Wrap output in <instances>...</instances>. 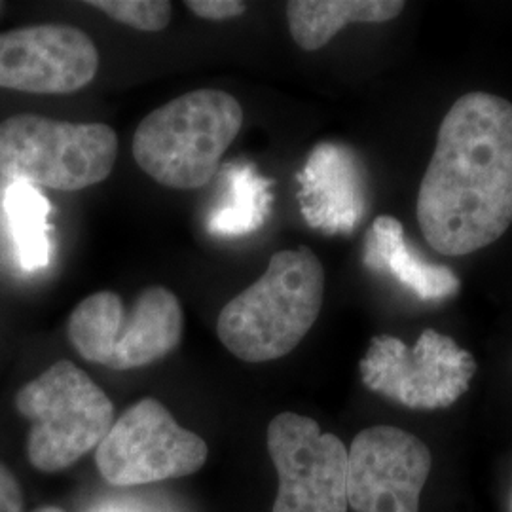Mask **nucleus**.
Masks as SVG:
<instances>
[{
    "label": "nucleus",
    "mask_w": 512,
    "mask_h": 512,
    "mask_svg": "<svg viewBox=\"0 0 512 512\" xmlns=\"http://www.w3.org/2000/svg\"><path fill=\"white\" fill-rule=\"evenodd\" d=\"M416 215L440 255H471L511 228V101L473 92L452 105L421 179Z\"/></svg>",
    "instance_id": "nucleus-1"
},
{
    "label": "nucleus",
    "mask_w": 512,
    "mask_h": 512,
    "mask_svg": "<svg viewBox=\"0 0 512 512\" xmlns=\"http://www.w3.org/2000/svg\"><path fill=\"white\" fill-rule=\"evenodd\" d=\"M325 300V268L310 247L277 251L262 277L220 310V342L245 363L289 355L315 325Z\"/></svg>",
    "instance_id": "nucleus-2"
},
{
    "label": "nucleus",
    "mask_w": 512,
    "mask_h": 512,
    "mask_svg": "<svg viewBox=\"0 0 512 512\" xmlns=\"http://www.w3.org/2000/svg\"><path fill=\"white\" fill-rule=\"evenodd\" d=\"M243 126L238 99L220 90H194L147 114L133 135V158L156 183L198 190Z\"/></svg>",
    "instance_id": "nucleus-3"
},
{
    "label": "nucleus",
    "mask_w": 512,
    "mask_h": 512,
    "mask_svg": "<svg viewBox=\"0 0 512 512\" xmlns=\"http://www.w3.org/2000/svg\"><path fill=\"white\" fill-rule=\"evenodd\" d=\"M118 158L107 124H74L40 114L0 122V175L14 183L78 192L103 183Z\"/></svg>",
    "instance_id": "nucleus-4"
},
{
    "label": "nucleus",
    "mask_w": 512,
    "mask_h": 512,
    "mask_svg": "<svg viewBox=\"0 0 512 512\" xmlns=\"http://www.w3.org/2000/svg\"><path fill=\"white\" fill-rule=\"evenodd\" d=\"M16 408L31 421L27 456L42 473H57L95 450L114 425V404L78 366L63 359L23 385Z\"/></svg>",
    "instance_id": "nucleus-5"
},
{
    "label": "nucleus",
    "mask_w": 512,
    "mask_h": 512,
    "mask_svg": "<svg viewBox=\"0 0 512 512\" xmlns=\"http://www.w3.org/2000/svg\"><path fill=\"white\" fill-rule=\"evenodd\" d=\"M184 313L177 294L152 285L131 308L120 294L101 291L74 308L67 334L73 348L90 363L110 370L152 365L179 348Z\"/></svg>",
    "instance_id": "nucleus-6"
},
{
    "label": "nucleus",
    "mask_w": 512,
    "mask_h": 512,
    "mask_svg": "<svg viewBox=\"0 0 512 512\" xmlns=\"http://www.w3.org/2000/svg\"><path fill=\"white\" fill-rule=\"evenodd\" d=\"M359 370L372 393L408 410H440L469 391L476 361L454 338L427 329L414 348L389 334L374 336Z\"/></svg>",
    "instance_id": "nucleus-7"
},
{
    "label": "nucleus",
    "mask_w": 512,
    "mask_h": 512,
    "mask_svg": "<svg viewBox=\"0 0 512 512\" xmlns=\"http://www.w3.org/2000/svg\"><path fill=\"white\" fill-rule=\"evenodd\" d=\"M95 461L112 486H139L194 475L207 461V444L160 401L143 399L114 421Z\"/></svg>",
    "instance_id": "nucleus-8"
},
{
    "label": "nucleus",
    "mask_w": 512,
    "mask_h": 512,
    "mask_svg": "<svg viewBox=\"0 0 512 512\" xmlns=\"http://www.w3.org/2000/svg\"><path fill=\"white\" fill-rule=\"evenodd\" d=\"M279 476L272 512H348V448L308 416L283 412L268 425Z\"/></svg>",
    "instance_id": "nucleus-9"
},
{
    "label": "nucleus",
    "mask_w": 512,
    "mask_h": 512,
    "mask_svg": "<svg viewBox=\"0 0 512 512\" xmlns=\"http://www.w3.org/2000/svg\"><path fill=\"white\" fill-rule=\"evenodd\" d=\"M431 467V450L416 435L368 427L349 446L348 505L355 512H420Z\"/></svg>",
    "instance_id": "nucleus-10"
},
{
    "label": "nucleus",
    "mask_w": 512,
    "mask_h": 512,
    "mask_svg": "<svg viewBox=\"0 0 512 512\" xmlns=\"http://www.w3.org/2000/svg\"><path fill=\"white\" fill-rule=\"evenodd\" d=\"M99 71L92 38L73 25L44 23L0 33V90L67 95Z\"/></svg>",
    "instance_id": "nucleus-11"
},
{
    "label": "nucleus",
    "mask_w": 512,
    "mask_h": 512,
    "mask_svg": "<svg viewBox=\"0 0 512 512\" xmlns=\"http://www.w3.org/2000/svg\"><path fill=\"white\" fill-rule=\"evenodd\" d=\"M302 211L311 226L351 232L366 209L363 173L348 148L323 145L313 150L302 175Z\"/></svg>",
    "instance_id": "nucleus-12"
},
{
    "label": "nucleus",
    "mask_w": 512,
    "mask_h": 512,
    "mask_svg": "<svg viewBox=\"0 0 512 512\" xmlns=\"http://www.w3.org/2000/svg\"><path fill=\"white\" fill-rule=\"evenodd\" d=\"M363 262L372 272L391 275L421 300H446L461 287L450 268L418 255L404 236L403 224L389 215L378 217L368 228Z\"/></svg>",
    "instance_id": "nucleus-13"
},
{
    "label": "nucleus",
    "mask_w": 512,
    "mask_h": 512,
    "mask_svg": "<svg viewBox=\"0 0 512 512\" xmlns=\"http://www.w3.org/2000/svg\"><path fill=\"white\" fill-rule=\"evenodd\" d=\"M403 0H291L287 19L294 42L315 52L351 23H387L399 18Z\"/></svg>",
    "instance_id": "nucleus-14"
},
{
    "label": "nucleus",
    "mask_w": 512,
    "mask_h": 512,
    "mask_svg": "<svg viewBox=\"0 0 512 512\" xmlns=\"http://www.w3.org/2000/svg\"><path fill=\"white\" fill-rule=\"evenodd\" d=\"M6 213L25 270H42L50 264V202L35 186L14 183L6 194Z\"/></svg>",
    "instance_id": "nucleus-15"
},
{
    "label": "nucleus",
    "mask_w": 512,
    "mask_h": 512,
    "mask_svg": "<svg viewBox=\"0 0 512 512\" xmlns=\"http://www.w3.org/2000/svg\"><path fill=\"white\" fill-rule=\"evenodd\" d=\"M230 192L215 209L209 228L219 234H247L256 230L270 211V181L260 177L253 165L230 173Z\"/></svg>",
    "instance_id": "nucleus-16"
},
{
    "label": "nucleus",
    "mask_w": 512,
    "mask_h": 512,
    "mask_svg": "<svg viewBox=\"0 0 512 512\" xmlns=\"http://www.w3.org/2000/svg\"><path fill=\"white\" fill-rule=\"evenodd\" d=\"M88 6L145 33L164 31L173 16V4L167 0H90Z\"/></svg>",
    "instance_id": "nucleus-17"
},
{
    "label": "nucleus",
    "mask_w": 512,
    "mask_h": 512,
    "mask_svg": "<svg viewBox=\"0 0 512 512\" xmlns=\"http://www.w3.org/2000/svg\"><path fill=\"white\" fill-rule=\"evenodd\" d=\"M186 8L198 18L209 21L239 18L247 12V4L241 0H188Z\"/></svg>",
    "instance_id": "nucleus-18"
},
{
    "label": "nucleus",
    "mask_w": 512,
    "mask_h": 512,
    "mask_svg": "<svg viewBox=\"0 0 512 512\" xmlns=\"http://www.w3.org/2000/svg\"><path fill=\"white\" fill-rule=\"evenodd\" d=\"M0 512H23V494L16 476L0 463Z\"/></svg>",
    "instance_id": "nucleus-19"
},
{
    "label": "nucleus",
    "mask_w": 512,
    "mask_h": 512,
    "mask_svg": "<svg viewBox=\"0 0 512 512\" xmlns=\"http://www.w3.org/2000/svg\"><path fill=\"white\" fill-rule=\"evenodd\" d=\"M35 512H63L61 509H57V507H42V509H38Z\"/></svg>",
    "instance_id": "nucleus-20"
},
{
    "label": "nucleus",
    "mask_w": 512,
    "mask_h": 512,
    "mask_svg": "<svg viewBox=\"0 0 512 512\" xmlns=\"http://www.w3.org/2000/svg\"><path fill=\"white\" fill-rule=\"evenodd\" d=\"M0 8H2V4H0Z\"/></svg>",
    "instance_id": "nucleus-21"
}]
</instances>
